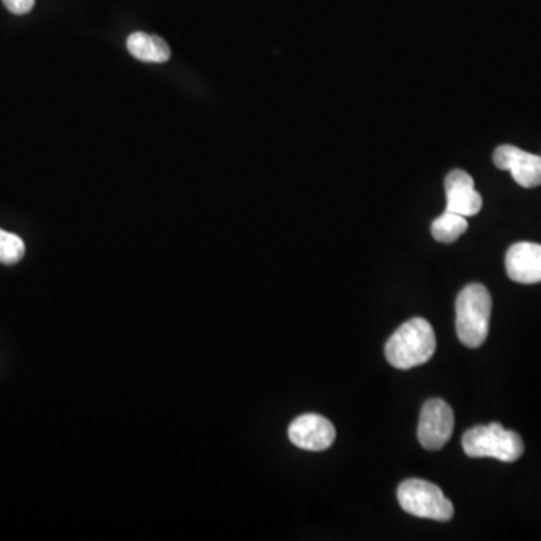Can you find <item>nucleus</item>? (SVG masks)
Segmentation results:
<instances>
[{
	"label": "nucleus",
	"instance_id": "1",
	"mask_svg": "<svg viewBox=\"0 0 541 541\" xmlns=\"http://www.w3.org/2000/svg\"><path fill=\"white\" fill-rule=\"evenodd\" d=\"M435 351V331L432 325L423 318H414L405 322L402 327L394 331L385 346L388 363L402 370L427 363Z\"/></svg>",
	"mask_w": 541,
	"mask_h": 541
},
{
	"label": "nucleus",
	"instance_id": "2",
	"mask_svg": "<svg viewBox=\"0 0 541 541\" xmlns=\"http://www.w3.org/2000/svg\"><path fill=\"white\" fill-rule=\"evenodd\" d=\"M492 297L486 286L471 283L456 300V330L460 342L468 348H478L489 334Z\"/></svg>",
	"mask_w": 541,
	"mask_h": 541
},
{
	"label": "nucleus",
	"instance_id": "3",
	"mask_svg": "<svg viewBox=\"0 0 541 541\" xmlns=\"http://www.w3.org/2000/svg\"><path fill=\"white\" fill-rule=\"evenodd\" d=\"M463 450L469 457H492L511 463L523 454V441L516 432L507 430L499 423L477 426L463 435Z\"/></svg>",
	"mask_w": 541,
	"mask_h": 541
},
{
	"label": "nucleus",
	"instance_id": "4",
	"mask_svg": "<svg viewBox=\"0 0 541 541\" xmlns=\"http://www.w3.org/2000/svg\"><path fill=\"white\" fill-rule=\"evenodd\" d=\"M397 499L406 513L423 519L447 522L454 514L453 504L442 490L420 478L403 481L397 489Z\"/></svg>",
	"mask_w": 541,
	"mask_h": 541
},
{
	"label": "nucleus",
	"instance_id": "5",
	"mask_svg": "<svg viewBox=\"0 0 541 541\" xmlns=\"http://www.w3.org/2000/svg\"><path fill=\"white\" fill-rule=\"evenodd\" d=\"M454 430V414L447 402L430 399L421 409L418 441L426 450L438 451L450 441Z\"/></svg>",
	"mask_w": 541,
	"mask_h": 541
},
{
	"label": "nucleus",
	"instance_id": "6",
	"mask_svg": "<svg viewBox=\"0 0 541 541\" xmlns=\"http://www.w3.org/2000/svg\"><path fill=\"white\" fill-rule=\"evenodd\" d=\"M493 163L498 169L508 170L520 187L541 185V155L529 154L517 146L501 145L493 154Z\"/></svg>",
	"mask_w": 541,
	"mask_h": 541
},
{
	"label": "nucleus",
	"instance_id": "7",
	"mask_svg": "<svg viewBox=\"0 0 541 541\" xmlns=\"http://www.w3.org/2000/svg\"><path fill=\"white\" fill-rule=\"evenodd\" d=\"M289 439L303 450L324 451L333 445L336 429L333 423L322 415H301L289 426Z\"/></svg>",
	"mask_w": 541,
	"mask_h": 541
},
{
	"label": "nucleus",
	"instance_id": "8",
	"mask_svg": "<svg viewBox=\"0 0 541 541\" xmlns=\"http://www.w3.org/2000/svg\"><path fill=\"white\" fill-rule=\"evenodd\" d=\"M505 269L513 282L522 285L541 283V245L517 242L508 248Z\"/></svg>",
	"mask_w": 541,
	"mask_h": 541
},
{
	"label": "nucleus",
	"instance_id": "9",
	"mask_svg": "<svg viewBox=\"0 0 541 541\" xmlns=\"http://www.w3.org/2000/svg\"><path fill=\"white\" fill-rule=\"evenodd\" d=\"M447 193V211L463 217H474L481 211L483 199L475 190L474 179L465 170H453L445 178Z\"/></svg>",
	"mask_w": 541,
	"mask_h": 541
},
{
	"label": "nucleus",
	"instance_id": "10",
	"mask_svg": "<svg viewBox=\"0 0 541 541\" xmlns=\"http://www.w3.org/2000/svg\"><path fill=\"white\" fill-rule=\"evenodd\" d=\"M127 49L131 56L143 62L151 64H163L170 59V47L167 46L163 38L157 35L145 34V32H136L130 35L127 40Z\"/></svg>",
	"mask_w": 541,
	"mask_h": 541
},
{
	"label": "nucleus",
	"instance_id": "11",
	"mask_svg": "<svg viewBox=\"0 0 541 541\" xmlns=\"http://www.w3.org/2000/svg\"><path fill=\"white\" fill-rule=\"evenodd\" d=\"M468 230V220L463 215L445 209L444 214L435 218L432 223L433 238L442 244H451L457 241Z\"/></svg>",
	"mask_w": 541,
	"mask_h": 541
},
{
	"label": "nucleus",
	"instance_id": "12",
	"mask_svg": "<svg viewBox=\"0 0 541 541\" xmlns=\"http://www.w3.org/2000/svg\"><path fill=\"white\" fill-rule=\"evenodd\" d=\"M25 242L20 236L0 229V263L16 265L25 256Z\"/></svg>",
	"mask_w": 541,
	"mask_h": 541
},
{
	"label": "nucleus",
	"instance_id": "13",
	"mask_svg": "<svg viewBox=\"0 0 541 541\" xmlns=\"http://www.w3.org/2000/svg\"><path fill=\"white\" fill-rule=\"evenodd\" d=\"M2 2L8 11L17 14V16L31 13L32 8L35 7V0H2Z\"/></svg>",
	"mask_w": 541,
	"mask_h": 541
}]
</instances>
